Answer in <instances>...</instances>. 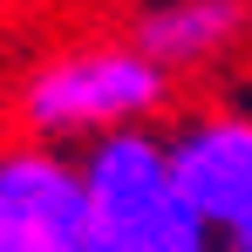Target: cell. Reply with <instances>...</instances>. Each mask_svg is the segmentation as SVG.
<instances>
[{"label": "cell", "mask_w": 252, "mask_h": 252, "mask_svg": "<svg viewBox=\"0 0 252 252\" xmlns=\"http://www.w3.org/2000/svg\"><path fill=\"white\" fill-rule=\"evenodd\" d=\"M170 164L184 198L198 205L211 239H232L252 218V116L246 109H205L170 129Z\"/></svg>", "instance_id": "277c9868"}, {"label": "cell", "mask_w": 252, "mask_h": 252, "mask_svg": "<svg viewBox=\"0 0 252 252\" xmlns=\"http://www.w3.org/2000/svg\"><path fill=\"white\" fill-rule=\"evenodd\" d=\"M252 34V0H143L129 41L150 62H164L170 75H191L225 62Z\"/></svg>", "instance_id": "5b68a950"}, {"label": "cell", "mask_w": 252, "mask_h": 252, "mask_svg": "<svg viewBox=\"0 0 252 252\" xmlns=\"http://www.w3.org/2000/svg\"><path fill=\"white\" fill-rule=\"evenodd\" d=\"M75 157H82V184H89L95 252H218L211 225L177 184L170 136L123 129V136H102Z\"/></svg>", "instance_id": "7a4b0ae2"}, {"label": "cell", "mask_w": 252, "mask_h": 252, "mask_svg": "<svg viewBox=\"0 0 252 252\" xmlns=\"http://www.w3.org/2000/svg\"><path fill=\"white\" fill-rule=\"evenodd\" d=\"M0 252H95L82 157L41 136L0 143Z\"/></svg>", "instance_id": "3957f363"}, {"label": "cell", "mask_w": 252, "mask_h": 252, "mask_svg": "<svg viewBox=\"0 0 252 252\" xmlns=\"http://www.w3.org/2000/svg\"><path fill=\"white\" fill-rule=\"evenodd\" d=\"M170 75L164 62H150L136 41H75L41 55L21 82H14V116L28 136H41L55 150L68 143H102L123 129H150L170 109Z\"/></svg>", "instance_id": "6da1fadb"}]
</instances>
